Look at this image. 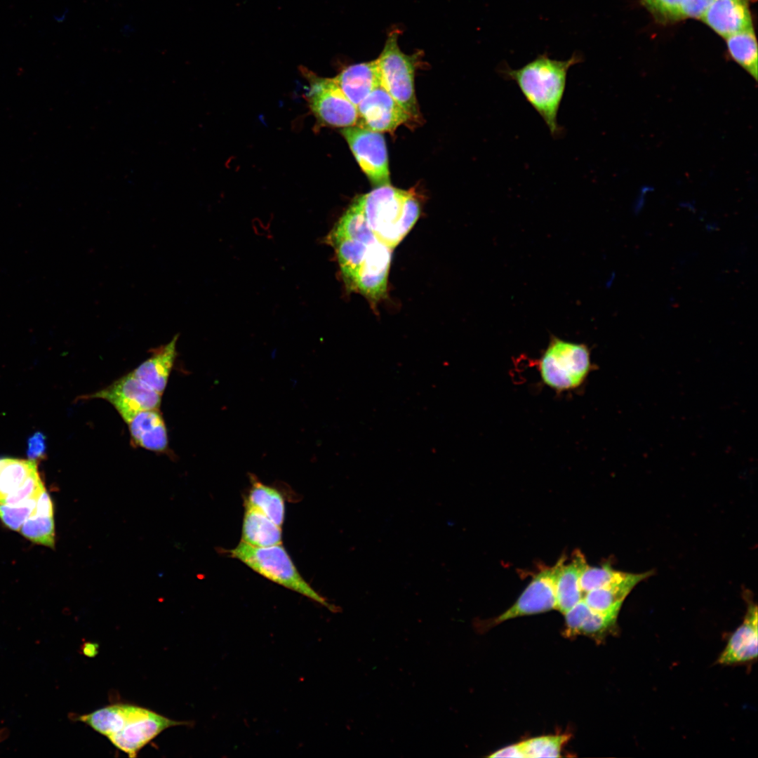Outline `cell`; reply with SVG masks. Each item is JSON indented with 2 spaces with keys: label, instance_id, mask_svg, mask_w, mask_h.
Segmentation results:
<instances>
[{
  "label": "cell",
  "instance_id": "obj_1",
  "mask_svg": "<svg viewBox=\"0 0 758 758\" xmlns=\"http://www.w3.org/2000/svg\"><path fill=\"white\" fill-rule=\"evenodd\" d=\"M325 241L335 249L347 290L364 295L375 310L387 296L393 249L370 230L357 198Z\"/></svg>",
  "mask_w": 758,
  "mask_h": 758
},
{
  "label": "cell",
  "instance_id": "obj_2",
  "mask_svg": "<svg viewBox=\"0 0 758 758\" xmlns=\"http://www.w3.org/2000/svg\"><path fill=\"white\" fill-rule=\"evenodd\" d=\"M583 61V55L579 52L573 53L565 60L552 59L547 53H543L517 69L503 62L498 72L505 79L517 84L526 100L540 116L551 135L556 139L563 132L557 115L566 90L568 71Z\"/></svg>",
  "mask_w": 758,
  "mask_h": 758
},
{
  "label": "cell",
  "instance_id": "obj_3",
  "mask_svg": "<svg viewBox=\"0 0 758 758\" xmlns=\"http://www.w3.org/2000/svg\"><path fill=\"white\" fill-rule=\"evenodd\" d=\"M366 222L376 238L392 249L410 232L420 215L414 193L391 185L357 197Z\"/></svg>",
  "mask_w": 758,
  "mask_h": 758
},
{
  "label": "cell",
  "instance_id": "obj_4",
  "mask_svg": "<svg viewBox=\"0 0 758 758\" xmlns=\"http://www.w3.org/2000/svg\"><path fill=\"white\" fill-rule=\"evenodd\" d=\"M226 552L272 582L312 599L331 612L339 611L338 606L330 604L302 577L281 544L256 547L241 540L236 547Z\"/></svg>",
  "mask_w": 758,
  "mask_h": 758
},
{
  "label": "cell",
  "instance_id": "obj_5",
  "mask_svg": "<svg viewBox=\"0 0 758 758\" xmlns=\"http://www.w3.org/2000/svg\"><path fill=\"white\" fill-rule=\"evenodd\" d=\"M543 381L557 391L575 389L585 381L592 364L588 347L552 337L539 361Z\"/></svg>",
  "mask_w": 758,
  "mask_h": 758
},
{
  "label": "cell",
  "instance_id": "obj_6",
  "mask_svg": "<svg viewBox=\"0 0 758 758\" xmlns=\"http://www.w3.org/2000/svg\"><path fill=\"white\" fill-rule=\"evenodd\" d=\"M399 32L389 33L383 51L376 59L383 86L413 119L419 117L414 79L417 55L401 51Z\"/></svg>",
  "mask_w": 758,
  "mask_h": 758
},
{
  "label": "cell",
  "instance_id": "obj_7",
  "mask_svg": "<svg viewBox=\"0 0 758 758\" xmlns=\"http://www.w3.org/2000/svg\"><path fill=\"white\" fill-rule=\"evenodd\" d=\"M301 72L309 84L305 94L309 107L320 124L343 128L356 126L357 107L334 78L319 77L305 67L301 68Z\"/></svg>",
  "mask_w": 758,
  "mask_h": 758
},
{
  "label": "cell",
  "instance_id": "obj_8",
  "mask_svg": "<svg viewBox=\"0 0 758 758\" xmlns=\"http://www.w3.org/2000/svg\"><path fill=\"white\" fill-rule=\"evenodd\" d=\"M341 133L372 185H390L387 152L381 133L354 126L343 128Z\"/></svg>",
  "mask_w": 758,
  "mask_h": 758
},
{
  "label": "cell",
  "instance_id": "obj_9",
  "mask_svg": "<svg viewBox=\"0 0 758 758\" xmlns=\"http://www.w3.org/2000/svg\"><path fill=\"white\" fill-rule=\"evenodd\" d=\"M87 397L108 401L126 423L141 411L159 408L161 395L131 372Z\"/></svg>",
  "mask_w": 758,
  "mask_h": 758
},
{
  "label": "cell",
  "instance_id": "obj_10",
  "mask_svg": "<svg viewBox=\"0 0 758 758\" xmlns=\"http://www.w3.org/2000/svg\"><path fill=\"white\" fill-rule=\"evenodd\" d=\"M565 561L566 557L561 556L554 566L537 573L516 602L497 617L495 623L556 609V580Z\"/></svg>",
  "mask_w": 758,
  "mask_h": 758
},
{
  "label": "cell",
  "instance_id": "obj_11",
  "mask_svg": "<svg viewBox=\"0 0 758 758\" xmlns=\"http://www.w3.org/2000/svg\"><path fill=\"white\" fill-rule=\"evenodd\" d=\"M357 109L356 126L379 133L393 132L412 119L382 84L364 98Z\"/></svg>",
  "mask_w": 758,
  "mask_h": 758
},
{
  "label": "cell",
  "instance_id": "obj_12",
  "mask_svg": "<svg viewBox=\"0 0 758 758\" xmlns=\"http://www.w3.org/2000/svg\"><path fill=\"white\" fill-rule=\"evenodd\" d=\"M187 724L190 722L175 721L147 710L107 738L117 749L130 757H135L144 746L165 729Z\"/></svg>",
  "mask_w": 758,
  "mask_h": 758
},
{
  "label": "cell",
  "instance_id": "obj_13",
  "mask_svg": "<svg viewBox=\"0 0 758 758\" xmlns=\"http://www.w3.org/2000/svg\"><path fill=\"white\" fill-rule=\"evenodd\" d=\"M757 606L755 604H750L742 624L731 634L720 654L717 660L719 664L736 665L757 659Z\"/></svg>",
  "mask_w": 758,
  "mask_h": 758
},
{
  "label": "cell",
  "instance_id": "obj_14",
  "mask_svg": "<svg viewBox=\"0 0 758 758\" xmlns=\"http://www.w3.org/2000/svg\"><path fill=\"white\" fill-rule=\"evenodd\" d=\"M700 20L724 38L753 27L748 0H714Z\"/></svg>",
  "mask_w": 758,
  "mask_h": 758
},
{
  "label": "cell",
  "instance_id": "obj_15",
  "mask_svg": "<svg viewBox=\"0 0 758 758\" xmlns=\"http://www.w3.org/2000/svg\"><path fill=\"white\" fill-rule=\"evenodd\" d=\"M126 423L134 446L157 453L168 451L167 430L159 408L141 411Z\"/></svg>",
  "mask_w": 758,
  "mask_h": 758
},
{
  "label": "cell",
  "instance_id": "obj_16",
  "mask_svg": "<svg viewBox=\"0 0 758 758\" xmlns=\"http://www.w3.org/2000/svg\"><path fill=\"white\" fill-rule=\"evenodd\" d=\"M333 78L356 107L375 88L382 84L376 60L350 65Z\"/></svg>",
  "mask_w": 758,
  "mask_h": 758
},
{
  "label": "cell",
  "instance_id": "obj_17",
  "mask_svg": "<svg viewBox=\"0 0 758 758\" xmlns=\"http://www.w3.org/2000/svg\"><path fill=\"white\" fill-rule=\"evenodd\" d=\"M178 335L166 345L153 350L152 354L132 373L161 395L164 392L176 357Z\"/></svg>",
  "mask_w": 758,
  "mask_h": 758
},
{
  "label": "cell",
  "instance_id": "obj_18",
  "mask_svg": "<svg viewBox=\"0 0 758 758\" xmlns=\"http://www.w3.org/2000/svg\"><path fill=\"white\" fill-rule=\"evenodd\" d=\"M651 572L628 573L620 582L590 590L585 594L583 600L593 611L602 613H619L622 604L632 590L641 581L649 577Z\"/></svg>",
  "mask_w": 758,
  "mask_h": 758
},
{
  "label": "cell",
  "instance_id": "obj_19",
  "mask_svg": "<svg viewBox=\"0 0 758 758\" xmlns=\"http://www.w3.org/2000/svg\"><path fill=\"white\" fill-rule=\"evenodd\" d=\"M587 564L584 554L576 550L571 561L567 564L564 561L559 571L556 580V609L563 614L583 599L580 578Z\"/></svg>",
  "mask_w": 758,
  "mask_h": 758
},
{
  "label": "cell",
  "instance_id": "obj_20",
  "mask_svg": "<svg viewBox=\"0 0 758 758\" xmlns=\"http://www.w3.org/2000/svg\"><path fill=\"white\" fill-rule=\"evenodd\" d=\"M147 710L130 704H114L81 715L77 720L107 738L119 731L131 720L143 714Z\"/></svg>",
  "mask_w": 758,
  "mask_h": 758
},
{
  "label": "cell",
  "instance_id": "obj_21",
  "mask_svg": "<svg viewBox=\"0 0 758 758\" xmlns=\"http://www.w3.org/2000/svg\"><path fill=\"white\" fill-rule=\"evenodd\" d=\"M241 541L256 547H270L281 543V527L260 512L245 507Z\"/></svg>",
  "mask_w": 758,
  "mask_h": 758
},
{
  "label": "cell",
  "instance_id": "obj_22",
  "mask_svg": "<svg viewBox=\"0 0 758 758\" xmlns=\"http://www.w3.org/2000/svg\"><path fill=\"white\" fill-rule=\"evenodd\" d=\"M251 479V486L245 500V507L260 512L281 527L285 517L282 494L277 488L262 484L253 476Z\"/></svg>",
  "mask_w": 758,
  "mask_h": 758
},
{
  "label": "cell",
  "instance_id": "obj_23",
  "mask_svg": "<svg viewBox=\"0 0 758 758\" xmlns=\"http://www.w3.org/2000/svg\"><path fill=\"white\" fill-rule=\"evenodd\" d=\"M731 58L757 81V43L753 27L725 38Z\"/></svg>",
  "mask_w": 758,
  "mask_h": 758
},
{
  "label": "cell",
  "instance_id": "obj_24",
  "mask_svg": "<svg viewBox=\"0 0 758 758\" xmlns=\"http://www.w3.org/2000/svg\"><path fill=\"white\" fill-rule=\"evenodd\" d=\"M36 470L34 460L0 458V503L17 490Z\"/></svg>",
  "mask_w": 758,
  "mask_h": 758
},
{
  "label": "cell",
  "instance_id": "obj_25",
  "mask_svg": "<svg viewBox=\"0 0 758 758\" xmlns=\"http://www.w3.org/2000/svg\"><path fill=\"white\" fill-rule=\"evenodd\" d=\"M627 574L628 573L613 569L608 564L600 567L590 566L587 564L580 578L583 598L585 594L590 590L620 582Z\"/></svg>",
  "mask_w": 758,
  "mask_h": 758
},
{
  "label": "cell",
  "instance_id": "obj_26",
  "mask_svg": "<svg viewBox=\"0 0 758 758\" xmlns=\"http://www.w3.org/2000/svg\"><path fill=\"white\" fill-rule=\"evenodd\" d=\"M569 738L568 734L543 736L521 742V745L525 757H559Z\"/></svg>",
  "mask_w": 758,
  "mask_h": 758
},
{
  "label": "cell",
  "instance_id": "obj_27",
  "mask_svg": "<svg viewBox=\"0 0 758 758\" xmlns=\"http://www.w3.org/2000/svg\"><path fill=\"white\" fill-rule=\"evenodd\" d=\"M21 533L32 542L53 547L55 524L53 517L32 514L22 525Z\"/></svg>",
  "mask_w": 758,
  "mask_h": 758
},
{
  "label": "cell",
  "instance_id": "obj_28",
  "mask_svg": "<svg viewBox=\"0 0 758 758\" xmlns=\"http://www.w3.org/2000/svg\"><path fill=\"white\" fill-rule=\"evenodd\" d=\"M618 613H602L591 609L585 616L578 634L587 635L601 641L616 627Z\"/></svg>",
  "mask_w": 758,
  "mask_h": 758
},
{
  "label": "cell",
  "instance_id": "obj_29",
  "mask_svg": "<svg viewBox=\"0 0 758 758\" xmlns=\"http://www.w3.org/2000/svg\"><path fill=\"white\" fill-rule=\"evenodd\" d=\"M36 498L29 499L17 505L0 503V519L9 528L18 531L35 509Z\"/></svg>",
  "mask_w": 758,
  "mask_h": 758
},
{
  "label": "cell",
  "instance_id": "obj_30",
  "mask_svg": "<svg viewBox=\"0 0 758 758\" xmlns=\"http://www.w3.org/2000/svg\"><path fill=\"white\" fill-rule=\"evenodd\" d=\"M642 5L661 23L674 22L680 19L682 0H641Z\"/></svg>",
  "mask_w": 758,
  "mask_h": 758
},
{
  "label": "cell",
  "instance_id": "obj_31",
  "mask_svg": "<svg viewBox=\"0 0 758 758\" xmlns=\"http://www.w3.org/2000/svg\"><path fill=\"white\" fill-rule=\"evenodd\" d=\"M44 488H45L44 485L36 470L17 490L7 496L0 503L13 505L32 498H37Z\"/></svg>",
  "mask_w": 758,
  "mask_h": 758
},
{
  "label": "cell",
  "instance_id": "obj_32",
  "mask_svg": "<svg viewBox=\"0 0 758 758\" xmlns=\"http://www.w3.org/2000/svg\"><path fill=\"white\" fill-rule=\"evenodd\" d=\"M590 609V608L583 599L564 613L565 634L567 637H573L578 635L579 628Z\"/></svg>",
  "mask_w": 758,
  "mask_h": 758
},
{
  "label": "cell",
  "instance_id": "obj_33",
  "mask_svg": "<svg viewBox=\"0 0 758 758\" xmlns=\"http://www.w3.org/2000/svg\"><path fill=\"white\" fill-rule=\"evenodd\" d=\"M714 0H682L679 15L680 19H701Z\"/></svg>",
  "mask_w": 758,
  "mask_h": 758
},
{
  "label": "cell",
  "instance_id": "obj_34",
  "mask_svg": "<svg viewBox=\"0 0 758 758\" xmlns=\"http://www.w3.org/2000/svg\"><path fill=\"white\" fill-rule=\"evenodd\" d=\"M46 439L41 432H36L28 439L27 456L29 460H36L45 455Z\"/></svg>",
  "mask_w": 758,
  "mask_h": 758
},
{
  "label": "cell",
  "instance_id": "obj_35",
  "mask_svg": "<svg viewBox=\"0 0 758 758\" xmlns=\"http://www.w3.org/2000/svg\"><path fill=\"white\" fill-rule=\"evenodd\" d=\"M32 514L53 517V505L48 493L44 488L36 498V507Z\"/></svg>",
  "mask_w": 758,
  "mask_h": 758
},
{
  "label": "cell",
  "instance_id": "obj_36",
  "mask_svg": "<svg viewBox=\"0 0 758 758\" xmlns=\"http://www.w3.org/2000/svg\"><path fill=\"white\" fill-rule=\"evenodd\" d=\"M489 757H525L521 743L501 748L488 756Z\"/></svg>",
  "mask_w": 758,
  "mask_h": 758
},
{
  "label": "cell",
  "instance_id": "obj_37",
  "mask_svg": "<svg viewBox=\"0 0 758 758\" xmlns=\"http://www.w3.org/2000/svg\"><path fill=\"white\" fill-rule=\"evenodd\" d=\"M84 653L88 656H93L95 654V645L90 643L86 644L84 646Z\"/></svg>",
  "mask_w": 758,
  "mask_h": 758
}]
</instances>
